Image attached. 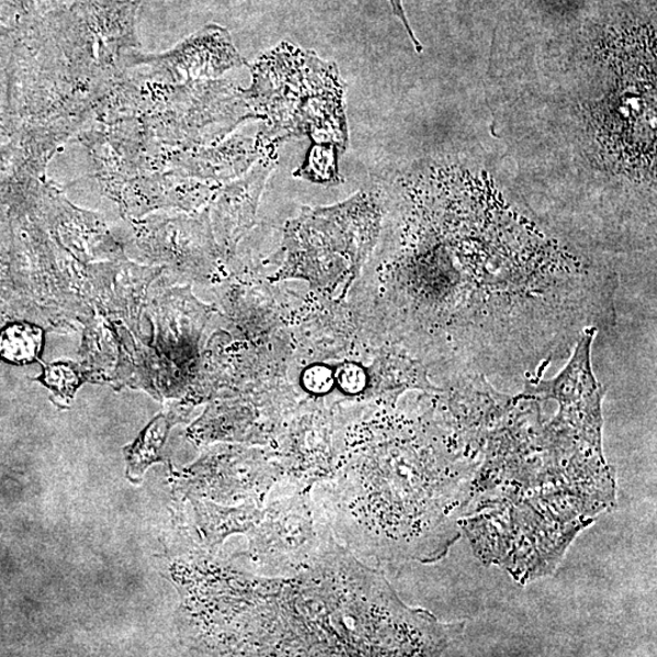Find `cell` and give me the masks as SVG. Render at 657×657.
<instances>
[{
  "label": "cell",
  "instance_id": "4fadbf2b",
  "mask_svg": "<svg viewBox=\"0 0 657 657\" xmlns=\"http://www.w3.org/2000/svg\"><path fill=\"white\" fill-rule=\"evenodd\" d=\"M336 383L344 394L360 395L367 387L366 367L353 360H344L337 366Z\"/></svg>",
  "mask_w": 657,
  "mask_h": 657
},
{
  "label": "cell",
  "instance_id": "3957f363",
  "mask_svg": "<svg viewBox=\"0 0 657 657\" xmlns=\"http://www.w3.org/2000/svg\"><path fill=\"white\" fill-rule=\"evenodd\" d=\"M215 330L207 333L195 384L204 394L219 388L231 393L283 383L296 360L295 320L264 284L222 281Z\"/></svg>",
  "mask_w": 657,
  "mask_h": 657
},
{
  "label": "cell",
  "instance_id": "8992f818",
  "mask_svg": "<svg viewBox=\"0 0 657 657\" xmlns=\"http://www.w3.org/2000/svg\"><path fill=\"white\" fill-rule=\"evenodd\" d=\"M137 247L150 265L188 284L222 282L223 263L208 209L194 217L155 218L136 226Z\"/></svg>",
  "mask_w": 657,
  "mask_h": 657
},
{
  "label": "cell",
  "instance_id": "6da1fadb",
  "mask_svg": "<svg viewBox=\"0 0 657 657\" xmlns=\"http://www.w3.org/2000/svg\"><path fill=\"white\" fill-rule=\"evenodd\" d=\"M381 238L348 294L363 348L430 375H543L586 329L616 327L608 254L562 236L484 170L429 160L377 177Z\"/></svg>",
  "mask_w": 657,
  "mask_h": 657
},
{
  "label": "cell",
  "instance_id": "5bb4252c",
  "mask_svg": "<svg viewBox=\"0 0 657 657\" xmlns=\"http://www.w3.org/2000/svg\"><path fill=\"white\" fill-rule=\"evenodd\" d=\"M333 384H336V371L325 363L310 365L303 373V386L310 395H327Z\"/></svg>",
  "mask_w": 657,
  "mask_h": 657
},
{
  "label": "cell",
  "instance_id": "52a82bcc",
  "mask_svg": "<svg viewBox=\"0 0 657 657\" xmlns=\"http://www.w3.org/2000/svg\"><path fill=\"white\" fill-rule=\"evenodd\" d=\"M166 270L126 261H100L86 267V293L107 321L124 325L135 339L150 347L152 325L147 314L151 284Z\"/></svg>",
  "mask_w": 657,
  "mask_h": 657
},
{
  "label": "cell",
  "instance_id": "ba28073f",
  "mask_svg": "<svg viewBox=\"0 0 657 657\" xmlns=\"http://www.w3.org/2000/svg\"><path fill=\"white\" fill-rule=\"evenodd\" d=\"M274 169L275 161L269 152L238 181L223 189L208 208L211 229L226 265L236 260L239 242L254 226L264 186Z\"/></svg>",
  "mask_w": 657,
  "mask_h": 657
},
{
  "label": "cell",
  "instance_id": "277c9868",
  "mask_svg": "<svg viewBox=\"0 0 657 657\" xmlns=\"http://www.w3.org/2000/svg\"><path fill=\"white\" fill-rule=\"evenodd\" d=\"M384 194L376 183L347 202L304 207L286 223L269 282L305 281L321 297L343 303L381 238Z\"/></svg>",
  "mask_w": 657,
  "mask_h": 657
},
{
  "label": "cell",
  "instance_id": "30bf717a",
  "mask_svg": "<svg viewBox=\"0 0 657 657\" xmlns=\"http://www.w3.org/2000/svg\"><path fill=\"white\" fill-rule=\"evenodd\" d=\"M80 363L89 382L111 378L118 361V341L110 322L98 311L83 322Z\"/></svg>",
  "mask_w": 657,
  "mask_h": 657
},
{
  "label": "cell",
  "instance_id": "5b68a950",
  "mask_svg": "<svg viewBox=\"0 0 657 657\" xmlns=\"http://www.w3.org/2000/svg\"><path fill=\"white\" fill-rule=\"evenodd\" d=\"M193 284L175 285L149 299L147 314L152 325L150 347L136 342L125 354L129 386L158 395L182 394L195 387L211 321L218 307L202 303Z\"/></svg>",
  "mask_w": 657,
  "mask_h": 657
},
{
  "label": "cell",
  "instance_id": "7c38bea8",
  "mask_svg": "<svg viewBox=\"0 0 657 657\" xmlns=\"http://www.w3.org/2000/svg\"><path fill=\"white\" fill-rule=\"evenodd\" d=\"M42 375L37 381L61 396H72L76 388L88 381L83 366L72 361L46 363L42 360Z\"/></svg>",
  "mask_w": 657,
  "mask_h": 657
},
{
  "label": "cell",
  "instance_id": "7a4b0ae2",
  "mask_svg": "<svg viewBox=\"0 0 657 657\" xmlns=\"http://www.w3.org/2000/svg\"><path fill=\"white\" fill-rule=\"evenodd\" d=\"M393 407L348 440L342 498L344 510L372 542L411 553L410 544L418 548L427 542L456 508L449 498L462 491L452 486L471 471L454 465L471 455L453 442L432 408L410 417Z\"/></svg>",
  "mask_w": 657,
  "mask_h": 657
},
{
  "label": "cell",
  "instance_id": "8fae6325",
  "mask_svg": "<svg viewBox=\"0 0 657 657\" xmlns=\"http://www.w3.org/2000/svg\"><path fill=\"white\" fill-rule=\"evenodd\" d=\"M48 330L27 319H13L0 327V361L11 365L39 362Z\"/></svg>",
  "mask_w": 657,
  "mask_h": 657
},
{
  "label": "cell",
  "instance_id": "9a60e30c",
  "mask_svg": "<svg viewBox=\"0 0 657 657\" xmlns=\"http://www.w3.org/2000/svg\"><path fill=\"white\" fill-rule=\"evenodd\" d=\"M389 4H392V7H393L394 14L399 19L400 22H403V25L405 26L411 43H414L416 50L418 53H421L422 52L421 43L415 35V31L411 30V27H410L409 20L407 18L403 0H389Z\"/></svg>",
  "mask_w": 657,
  "mask_h": 657
},
{
  "label": "cell",
  "instance_id": "9c48e42d",
  "mask_svg": "<svg viewBox=\"0 0 657 657\" xmlns=\"http://www.w3.org/2000/svg\"><path fill=\"white\" fill-rule=\"evenodd\" d=\"M372 353V362L366 366V393L385 404L395 405L396 399L408 389H420L428 394L441 392L430 381V372L408 353L388 347L367 351Z\"/></svg>",
  "mask_w": 657,
  "mask_h": 657
}]
</instances>
